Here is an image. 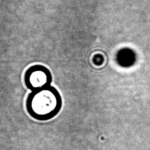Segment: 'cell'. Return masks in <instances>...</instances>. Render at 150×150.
I'll use <instances>...</instances> for the list:
<instances>
[{"mask_svg": "<svg viewBox=\"0 0 150 150\" xmlns=\"http://www.w3.org/2000/svg\"><path fill=\"white\" fill-rule=\"evenodd\" d=\"M129 50H124V52L125 54H123L122 52L121 53H120V55L119 56H121V57H124L125 58L123 59H121L120 60H119V62L120 64L122 63V66H129L130 64H132V62L131 60H130L129 59H127L128 58H131V59H133V54L132 53V52H128Z\"/></svg>", "mask_w": 150, "mask_h": 150, "instance_id": "obj_3", "label": "cell"}, {"mask_svg": "<svg viewBox=\"0 0 150 150\" xmlns=\"http://www.w3.org/2000/svg\"><path fill=\"white\" fill-rule=\"evenodd\" d=\"M26 110L30 117L39 121L49 120L56 117L62 107V98L54 87L32 91L26 102Z\"/></svg>", "mask_w": 150, "mask_h": 150, "instance_id": "obj_1", "label": "cell"}, {"mask_svg": "<svg viewBox=\"0 0 150 150\" xmlns=\"http://www.w3.org/2000/svg\"><path fill=\"white\" fill-rule=\"evenodd\" d=\"M25 86L30 90L40 89L51 85L52 76L44 66L36 64L28 68L24 74Z\"/></svg>", "mask_w": 150, "mask_h": 150, "instance_id": "obj_2", "label": "cell"}]
</instances>
